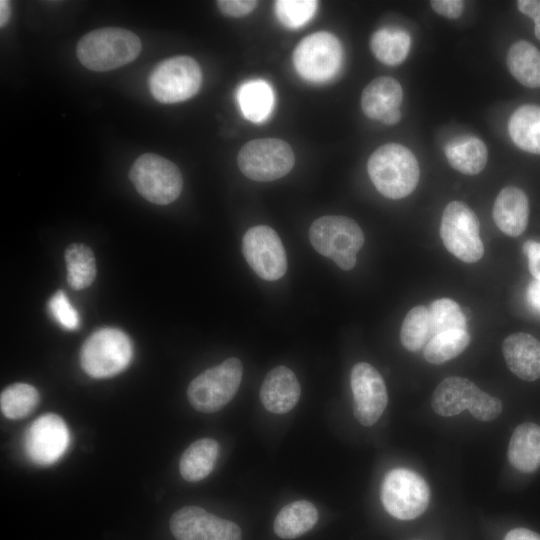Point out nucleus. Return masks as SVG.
Masks as SVG:
<instances>
[{
    "label": "nucleus",
    "instance_id": "1",
    "mask_svg": "<svg viewBox=\"0 0 540 540\" xmlns=\"http://www.w3.org/2000/svg\"><path fill=\"white\" fill-rule=\"evenodd\" d=\"M367 171L378 192L390 199H401L411 194L420 177L415 155L398 143H387L377 148L368 159Z\"/></svg>",
    "mask_w": 540,
    "mask_h": 540
},
{
    "label": "nucleus",
    "instance_id": "2",
    "mask_svg": "<svg viewBox=\"0 0 540 540\" xmlns=\"http://www.w3.org/2000/svg\"><path fill=\"white\" fill-rule=\"evenodd\" d=\"M139 37L120 27H104L82 36L76 46L81 64L89 70L105 72L134 61L141 52Z\"/></svg>",
    "mask_w": 540,
    "mask_h": 540
},
{
    "label": "nucleus",
    "instance_id": "3",
    "mask_svg": "<svg viewBox=\"0 0 540 540\" xmlns=\"http://www.w3.org/2000/svg\"><path fill=\"white\" fill-rule=\"evenodd\" d=\"M309 239L318 253L332 259L341 269L350 270L356 265L365 237L353 219L326 215L311 224Z\"/></svg>",
    "mask_w": 540,
    "mask_h": 540
},
{
    "label": "nucleus",
    "instance_id": "4",
    "mask_svg": "<svg viewBox=\"0 0 540 540\" xmlns=\"http://www.w3.org/2000/svg\"><path fill=\"white\" fill-rule=\"evenodd\" d=\"M133 355L129 337L116 328H102L91 334L80 350L82 369L93 378H109L122 372Z\"/></svg>",
    "mask_w": 540,
    "mask_h": 540
},
{
    "label": "nucleus",
    "instance_id": "5",
    "mask_svg": "<svg viewBox=\"0 0 540 540\" xmlns=\"http://www.w3.org/2000/svg\"><path fill=\"white\" fill-rule=\"evenodd\" d=\"M129 178L143 198L158 205L175 201L183 187L179 168L154 153L139 156L130 169Z\"/></svg>",
    "mask_w": 540,
    "mask_h": 540
},
{
    "label": "nucleus",
    "instance_id": "6",
    "mask_svg": "<svg viewBox=\"0 0 540 540\" xmlns=\"http://www.w3.org/2000/svg\"><path fill=\"white\" fill-rule=\"evenodd\" d=\"M243 366L231 357L195 377L188 386L187 396L194 409L214 413L228 404L238 391Z\"/></svg>",
    "mask_w": 540,
    "mask_h": 540
},
{
    "label": "nucleus",
    "instance_id": "7",
    "mask_svg": "<svg viewBox=\"0 0 540 540\" xmlns=\"http://www.w3.org/2000/svg\"><path fill=\"white\" fill-rule=\"evenodd\" d=\"M385 510L400 520H412L426 510L430 490L425 479L407 468H395L384 477L380 491Z\"/></svg>",
    "mask_w": 540,
    "mask_h": 540
},
{
    "label": "nucleus",
    "instance_id": "8",
    "mask_svg": "<svg viewBox=\"0 0 540 540\" xmlns=\"http://www.w3.org/2000/svg\"><path fill=\"white\" fill-rule=\"evenodd\" d=\"M292 58L295 70L303 79L323 83L332 79L340 70L343 49L335 35L318 31L298 43Z\"/></svg>",
    "mask_w": 540,
    "mask_h": 540
},
{
    "label": "nucleus",
    "instance_id": "9",
    "mask_svg": "<svg viewBox=\"0 0 540 540\" xmlns=\"http://www.w3.org/2000/svg\"><path fill=\"white\" fill-rule=\"evenodd\" d=\"M202 71L195 59L178 55L161 61L151 72L149 89L153 97L165 104L183 102L197 94Z\"/></svg>",
    "mask_w": 540,
    "mask_h": 540
},
{
    "label": "nucleus",
    "instance_id": "10",
    "mask_svg": "<svg viewBox=\"0 0 540 540\" xmlns=\"http://www.w3.org/2000/svg\"><path fill=\"white\" fill-rule=\"evenodd\" d=\"M295 162L291 146L278 138H261L247 142L238 152L237 163L249 179L260 182L287 175Z\"/></svg>",
    "mask_w": 540,
    "mask_h": 540
},
{
    "label": "nucleus",
    "instance_id": "11",
    "mask_svg": "<svg viewBox=\"0 0 540 540\" xmlns=\"http://www.w3.org/2000/svg\"><path fill=\"white\" fill-rule=\"evenodd\" d=\"M440 236L445 248L463 262L474 263L484 255L478 218L464 202L452 201L446 205Z\"/></svg>",
    "mask_w": 540,
    "mask_h": 540
},
{
    "label": "nucleus",
    "instance_id": "12",
    "mask_svg": "<svg viewBox=\"0 0 540 540\" xmlns=\"http://www.w3.org/2000/svg\"><path fill=\"white\" fill-rule=\"evenodd\" d=\"M243 255L253 271L262 279L275 281L287 270V257L279 235L269 226L250 228L242 240Z\"/></svg>",
    "mask_w": 540,
    "mask_h": 540
},
{
    "label": "nucleus",
    "instance_id": "13",
    "mask_svg": "<svg viewBox=\"0 0 540 540\" xmlns=\"http://www.w3.org/2000/svg\"><path fill=\"white\" fill-rule=\"evenodd\" d=\"M350 384L356 420L363 426H372L381 417L388 402L381 374L369 363L360 362L351 370Z\"/></svg>",
    "mask_w": 540,
    "mask_h": 540
},
{
    "label": "nucleus",
    "instance_id": "14",
    "mask_svg": "<svg viewBox=\"0 0 540 540\" xmlns=\"http://www.w3.org/2000/svg\"><path fill=\"white\" fill-rule=\"evenodd\" d=\"M170 530L177 540H241L240 527L198 506H185L170 519Z\"/></svg>",
    "mask_w": 540,
    "mask_h": 540
},
{
    "label": "nucleus",
    "instance_id": "15",
    "mask_svg": "<svg viewBox=\"0 0 540 540\" xmlns=\"http://www.w3.org/2000/svg\"><path fill=\"white\" fill-rule=\"evenodd\" d=\"M69 445V430L64 420L54 413L43 414L27 429L25 450L30 460L39 465L56 462Z\"/></svg>",
    "mask_w": 540,
    "mask_h": 540
},
{
    "label": "nucleus",
    "instance_id": "16",
    "mask_svg": "<svg viewBox=\"0 0 540 540\" xmlns=\"http://www.w3.org/2000/svg\"><path fill=\"white\" fill-rule=\"evenodd\" d=\"M482 390L472 381L450 376L441 381L431 397L433 411L443 417H451L474 408Z\"/></svg>",
    "mask_w": 540,
    "mask_h": 540
},
{
    "label": "nucleus",
    "instance_id": "17",
    "mask_svg": "<svg viewBox=\"0 0 540 540\" xmlns=\"http://www.w3.org/2000/svg\"><path fill=\"white\" fill-rule=\"evenodd\" d=\"M300 393V384L293 371L285 366H277L264 378L260 399L269 412L284 414L297 404Z\"/></svg>",
    "mask_w": 540,
    "mask_h": 540
},
{
    "label": "nucleus",
    "instance_id": "18",
    "mask_svg": "<svg viewBox=\"0 0 540 540\" xmlns=\"http://www.w3.org/2000/svg\"><path fill=\"white\" fill-rule=\"evenodd\" d=\"M502 352L509 370L525 381L540 378V342L528 333L518 332L505 338Z\"/></svg>",
    "mask_w": 540,
    "mask_h": 540
},
{
    "label": "nucleus",
    "instance_id": "19",
    "mask_svg": "<svg viewBox=\"0 0 540 540\" xmlns=\"http://www.w3.org/2000/svg\"><path fill=\"white\" fill-rule=\"evenodd\" d=\"M529 218V201L524 191L515 186L503 188L493 206V219L497 227L506 235H521Z\"/></svg>",
    "mask_w": 540,
    "mask_h": 540
},
{
    "label": "nucleus",
    "instance_id": "20",
    "mask_svg": "<svg viewBox=\"0 0 540 540\" xmlns=\"http://www.w3.org/2000/svg\"><path fill=\"white\" fill-rule=\"evenodd\" d=\"M402 99L400 83L392 77L380 76L364 88L361 108L368 118L381 121L388 113L399 109Z\"/></svg>",
    "mask_w": 540,
    "mask_h": 540
},
{
    "label": "nucleus",
    "instance_id": "21",
    "mask_svg": "<svg viewBox=\"0 0 540 540\" xmlns=\"http://www.w3.org/2000/svg\"><path fill=\"white\" fill-rule=\"evenodd\" d=\"M507 456L518 471H535L540 466V426L532 422L518 425L511 436Z\"/></svg>",
    "mask_w": 540,
    "mask_h": 540
},
{
    "label": "nucleus",
    "instance_id": "22",
    "mask_svg": "<svg viewBox=\"0 0 540 540\" xmlns=\"http://www.w3.org/2000/svg\"><path fill=\"white\" fill-rule=\"evenodd\" d=\"M445 155L449 164L466 175H476L486 166L488 150L482 140L474 136H460L448 142Z\"/></svg>",
    "mask_w": 540,
    "mask_h": 540
},
{
    "label": "nucleus",
    "instance_id": "23",
    "mask_svg": "<svg viewBox=\"0 0 540 540\" xmlns=\"http://www.w3.org/2000/svg\"><path fill=\"white\" fill-rule=\"evenodd\" d=\"M508 131L518 148L540 155V106L518 107L509 118Z\"/></svg>",
    "mask_w": 540,
    "mask_h": 540
},
{
    "label": "nucleus",
    "instance_id": "24",
    "mask_svg": "<svg viewBox=\"0 0 540 540\" xmlns=\"http://www.w3.org/2000/svg\"><path fill=\"white\" fill-rule=\"evenodd\" d=\"M219 454V444L211 438L193 442L182 454L179 470L186 481L197 482L213 470Z\"/></svg>",
    "mask_w": 540,
    "mask_h": 540
},
{
    "label": "nucleus",
    "instance_id": "25",
    "mask_svg": "<svg viewBox=\"0 0 540 540\" xmlns=\"http://www.w3.org/2000/svg\"><path fill=\"white\" fill-rule=\"evenodd\" d=\"M318 521V511L309 501L298 500L284 506L274 521V531L283 539H294L310 531Z\"/></svg>",
    "mask_w": 540,
    "mask_h": 540
},
{
    "label": "nucleus",
    "instance_id": "26",
    "mask_svg": "<svg viewBox=\"0 0 540 540\" xmlns=\"http://www.w3.org/2000/svg\"><path fill=\"white\" fill-rule=\"evenodd\" d=\"M236 98L244 117L254 123L265 121L274 106V93L264 80L255 79L243 83Z\"/></svg>",
    "mask_w": 540,
    "mask_h": 540
},
{
    "label": "nucleus",
    "instance_id": "27",
    "mask_svg": "<svg viewBox=\"0 0 540 540\" xmlns=\"http://www.w3.org/2000/svg\"><path fill=\"white\" fill-rule=\"evenodd\" d=\"M507 66L512 76L529 88L540 87V51L530 42L520 40L508 50Z\"/></svg>",
    "mask_w": 540,
    "mask_h": 540
},
{
    "label": "nucleus",
    "instance_id": "28",
    "mask_svg": "<svg viewBox=\"0 0 540 540\" xmlns=\"http://www.w3.org/2000/svg\"><path fill=\"white\" fill-rule=\"evenodd\" d=\"M410 43L411 39L406 31L382 28L372 34L370 48L381 63L396 66L406 59Z\"/></svg>",
    "mask_w": 540,
    "mask_h": 540
},
{
    "label": "nucleus",
    "instance_id": "29",
    "mask_svg": "<svg viewBox=\"0 0 540 540\" xmlns=\"http://www.w3.org/2000/svg\"><path fill=\"white\" fill-rule=\"evenodd\" d=\"M67 282L74 290L89 287L95 280L97 268L92 250L84 244H71L65 250Z\"/></svg>",
    "mask_w": 540,
    "mask_h": 540
},
{
    "label": "nucleus",
    "instance_id": "30",
    "mask_svg": "<svg viewBox=\"0 0 540 540\" xmlns=\"http://www.w3.org/2000/svg\"><path fill=\"white\" fill-rule=\"evenodd\" d=\"M470 343L466 330H452L433 336L425 345L424 358L431 364H442L461 354Z\"/></svg>",
    "mask_w": 540,
    "mask_h": 540
},
{
    "label": "nucleus",
    "instance_id": "31",
    "mask_svg": "<svg viewBox=\"0 0 540 540\" xmlns=\"http://www.w3.org/2000/svg\"><path fill=\"white\" fill-rule=\"evenodd\" d=\"M429 309L418 305L413 307L405 316L401 330L402 345L411 352L421 350L432 338Z\"/></svg>",
    "mask_w": 540,
    "mask_h": 540
},
{
    "label": "nucleus",
    "instance_id": "32",
    "mask_svg": "<svg viewBox=\"0 0 540 540\" xmlns=\"http://www.w3.org/2000/svg\"><path fill=\"white\" fill-rule=\"evenodd\" d=\"M39 402L35 387L26 383H15L6 387L0 395V407L5 417L13 420L28 416Z\"/></svg>",
    "mask_w": 540,
    "mask_h": 540
},
{
    "label": "nucleus",
    "instance_id": "33",
    "mask_svg": "<svg viewBox=\"0 0 540 540\" xmlns=\"http://www.w3.org/2000/svg\"><path fill=\"white\" fill-rule=\"evenodd\" d=\"M428 309L432 336L446 331L466 330V316L454 300L437 299L430 304Z\"/></svg>",
    "mask_w": 540,
    "mask_h": 540
},
{
    "label": "nucleus",
    "instance_id": "34",
    "mask_svg": "<svg viewBox=\"0 0 540 540\" xmlns=\"http://www.w3.org/2000/svg\"><path fill=\"white\" fill-rule=\"evenodd\" d=\"M317 6L315 0H278L274 5L278 20L289 29L306 24L314 16Z\"/></svg>",
    "mask_w": 540,
    "mask_h": 540
},
{
    "label": "nucleus",
    "instance_id": "35",
    "mask_svg": "<svg viewBox=\"0 0 540 540\" xmlns=\"http://www.w3.org/2000/svg\"><path fill=\"white\" fill-rule=\"evenodd\" d=\"M52 317L65 329L74 330L79 326V315L71 305L64 291H57L48 302Z\"/></svg>",
    "mask_w": 540,
    "mask_h": 540
},
{
    "label": "nucleus",
    "instance_id": "36",
    "mask_svg": "<svg viewBox=\"0 0 540 540\" xmlns=\"http://www.w3.org/2000/svg\"><path fill=\"white\" fill-rule=\"evenodd\" d=\"M502 409L503 405L500 399L482 391L470 413L475 419L488 422L496 419L501 414Z\"/></svg>",
    "mask_w": 540,
    "mask_h": 540
},
{
    "label": "nucleus",
    "instance_id": "37",
    "mask_svg": "<svg viewBox=\"0 0 540 540\" xmlns=\"http://www.w3.org/2000/svg\"><path fill=\"white\" fill-rule=\"evenodd\" d=\"M222 14L228 17L239 18L251 13L258 1L254 0H218L216 2Z\"/></svg>",
    "mask_w": 540,
    "mask_h": 540
},
{
    "label": "nucleus",
    "instance_id": "38",
    "mask_svg": "<svg viewBox=\"0 0 540 540\" xmlns=\"http://www.w3.org/2000/svg\"><path fill=\"white\" fill-rule=\"evenodd\" d=\"M433 10L449 19H456L463 13L465 3L461 0H433L430 2Z\"/></svg>",
    "mask_w": 540,
    "mask_h": 540
},
{
    "label": "nucleus",
    "instance_id": "39",
    "mask_svg": "<svg viewBox=\"0 0 540 540\" xmlns=\"http://www.w3.org/2000/svg\"><path fill=\"white\" fill-rule=\"evenodd\" d=\"M522 251L528 259V268L535 280H540V243L536 241H526Z\"/></svg>",
    "mask_w": 540,
    "mask_h": 540
},
{
    "label": "nucleus",
    "instance_id": "40",
    "mask_svg": "<svg viewBox=\"0 0 540 540\" xmlns=\"http://www.w3.org/2000/svg\"><path fill=\"white\" fill-rule=\"evenodd\" d=\"M519 11L533 19L535 23V36L540 41V1L539 0H519L517 2Z\"/></svg>",
    "mask_w": 540,
    "mask_h": 540
},
{
    "label": "nucleus",
    "instance_id": "41",
    "mask_svg": "<svg viewBox=\"0 0 540 540\" xmlns=\"http://www.w3.org/2000/svg\"><path fill=\"white\" fill-rule=\"evenodd\" d=\"M528 304L536 312L540 313V280H533L527 288Z\"/></svg>",
    "mask_w": 540,
    "mask_h": 540
},
{
    "label": "nucleus",
    "instance_id": "42",
    "mask_svg": "<svg viewBox=\"0 0 540 540\" xmlns=\"http://www.w3.org/2000/svg\"><path fill=\"white\" fill-rule=\"evenodd\" d=\"M504 540H540V535L525 528H515L509 531Z\"/></svg>",
    "mask_w": 540,
    "mask_h": 540
},
{
    "label": "nucleus",
    "instance_id": "43",
    "mask_svg": "<svg viewBox=\"0 0 540 540\" xmlns=\"http://www.w3.org/2000/svg\"><path fill=\"white\" fill-rule=\"evenodd\" d=\"M11 15L10 2L7 0L0 1V26L3 27L8 22Z\"/></svg>",
    "mask_w": 540,
    "mask_h": 540
},
{
    "label": "nucleus",
    "instance_id": "44",
    "mask_svg": "<svg viewBox=\"0 0 540 540\" xmlns=\"http://www.w3.org/2000/svg\"><path fill=\"white\" fill-rule=\"evenodd\" d=\"M401 119V112L400 110H395V111H392L390 113H388L382 120L381 122L386 124V125H394L396 123H398Z\"/></svg>",
    "mask_w": 540,
    "mask_h": 540
}]
</instances>
